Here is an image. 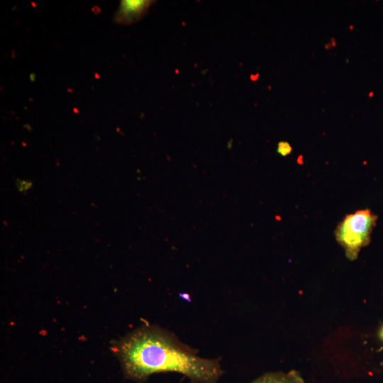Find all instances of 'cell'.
Segmentation results:
<instances>
[{"label":"cell","instance_id":"obj_1","mask_svg":"<svg viewBox=\"0 0 383 383\" xmlns=\"http://www.w3.org/2000/svg\"><path fill=\"white\" fill-rule=\"evenodd\" d=\"M126 374L144 381L150 374L174 372L195 383H216L223 371L219 359L202 358L176 335L154 326L136 329L116 346Z\"/></svg>","mask_w":383,"mask_h":383},{"label":"cell","instance_id":"obj_2","mask_svg":"<svg viewBox=\"0 0 383 383\" xmlns=\"http://www.w3.org/2000/svg\"><path fill=\"white\" fill-rule=\"evenodd\" d=\"M377 219V216L369 209L358 210L348 214L338 225L335 239L348 260L357 259L360 250L370 243Z\"/></svg>","mask_w":383,"mask_h":383},{"label":"cell","instance_id":"obj_3","mask_svg":"<svg viewBox=\"0 0 383 383\" xmlns=\"http://www.w3.org/2000/svg\"><path fill=\"white\" fill-rule=\"evenodd\" d=\"M155 2L150 0H123L121 1L114 21L120 24L134 23L147 13L150 6Z\"/></svg>","mask_w":383,"mask_h":383},{"label":"cell","instance_id":"obj_4","mask_svg":"<svg viewBox=\"0 0 383 383\" xmlns=\"http://www.w3.org/2000/svg\"><path fill=\"white\" fill-rule=\"evenodd\" d=\"M250 383H304V380L298 371L292 370L265 373Z\"/></svg>","mask_w":383,"mask_h":383},{"label":"cell","instance_id":"obj_5","mask_svg":"<svg viewBox=\"0 0 383 383\" xmlns=\"http://www.w3.org/2000/svg\"><path fill=\"white\" fill-rule=\"evenodd\" d=\"M292 151V148L287 141H280L277 144V152L281 156L285 157L289 155Z\"/></svg>","mask_w":383,"mask_h":383},{"label":"cell","instance_id":"obj_6","mask_svg":"<svg viewBox=\"0 0 383 383\" xmlns=\"http://www.w3.org/2000/svg\"><path fill=\"white\" fill-rule=\"evenodd\" d=\"M32 183L30 182L25 180H18L16 183V186L20 192L27 191L30 188Z\"/></svg>","mask_w":383,"mask_h":383},{"label":"cell","instance_id":"obj_7","mask_svg":"<svg viewBox=\"0 0 383 383\" xmlns=\"http://www.w3.org/2000/svg\"><path fill=\"white\" fill-rule=\"evenodd\" d=\"M379 337L382 341H383V325L381 326L379 331Z\"/></svg>","mask_w":383,"mask_h":383}]
</instances>
